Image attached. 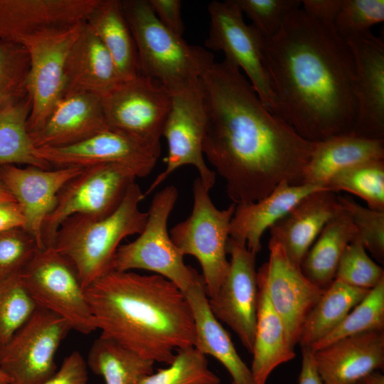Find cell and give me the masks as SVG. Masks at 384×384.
Masks as SVG:
<instances>
[{
	"instance_id": "cell-45",
	"label": "cell",
	"mask_w": 384,
	"mask_h": 384,
	"mask_svg": "<svg viewBox=\"0 0 384 384\" xmlns=\"http://www.w3.org/2000/svg\"><path fill=\"white\" fill-rule=\"evenodd\" d=\"M159 21L174 33L182 36L184 24L181 17L180 0H147Z\"/></svg>"
},
{
	"instance_id": "cell-7",
	"label": "cell",
	"mask_w": 384,
	"mask_h": 384,
	"mask_svg": "<svg viewBox=\"0 0 384 384\" xmlns=\"http://www.w3.org/2000/svg\"><path fill=\"white\" fill-rule=\"evenodd\" d=\"M209 191L198 177L194 181L192 212L174 225L169 234L183 256L192 255L199 262L208 297L218 292L228 271L227 244L236 206L233 203L225 209H218Z\"/></svg>"
},
{
	"instance_id": "cell-52",
	"label": "cell",
	"mask_w": 384,
	"mask_h": 384,
	"mask_svg": "<svg viewBox=\"0 0 384 384\" xmlns=\"http://www.w3.org/2000/svg\"><path fill=\"white\" fill-rule=\"evenodd\" d=\"M0 384H9V383L0 380Z\"/></svg>"
},
{
	"instance_id": "cell-15",
	"label": "cell",
	"mask_w": 384,
	"mask_h": 384,
	"mask_svg": "<svg viewBox=\"0 0 384 384\" xmlns=\"http://www.w3.org/2000/svg\"><path fill=\"white\" fill-rule=\"evenodd\" d=\"M227 252L230 256L227 275L218 292L208 297V304L215 317L233 330L252 354L258 302L256 255L230 238Z\"/></svg>"
},
{
	"instance_id": "cell-49",
	"label": "cell",
	"mask_w": 384,
	"mask_h": 384,
	"mask_svg": "<svg viewBox=\"0 0 384 384\" xmlns=\"http://www.w3.org/2000/svg\"><path fill=\"white\" fill-rule=\"evenodd\" d=\"M356 384H384V375L378 371H373L360 379Z\"/></svg>"
},
{
	"instance_id": "cell-6",
	"label": "cell",
	"mask_w": 384,
	"mask_h": 384,
	"mask_svg": "<svg viewBox=\"0 0 384 384\" xmlns=\"http://www.w3.org/2000/svg\"><path fill=\"white\" fill-rule=\"evenodd\" d=\"M177 198L178 191L174 185L154 195L144 229L134 241L119 246L112 270L151 271L171 282L183 293L203 281L202 276L184 263L183 255L168 232V219Z\"/></svg>"
},
{
	"instance_id": "cell-9",
	"label": "cell",
	"mask_w": 384,
	"mask_h": 384,
	"mask_svg": "<svg viewBox=\"0 0 384 384\" xmlns=\"http://www.w3.org/2000/svg\"><path fill=\"white\" fill-rule=\"evenodd\" d=\"M136 176L127 166L117 163L83 168L60 191L53 211L44 221V248L53 247L60 225L75 215L103 218L120 205Z\"/></svg>"
},
{
	"instance_id": "cell-39",
	"label": "cell",
	"mask_w": 384,
	"mask_h": 384,
	"mask_svg": "<svg viewBox=\"0 0 384 384\" xmlns=\"http://www.w3.org/2000/svg\"><path fill=\"white\" fill-rule=\"evenodd\" d=\"M335 279L353 287L371 289L384 279V270L368 256L356 235L341 257Z\"/></svg>"
},
{
	"instance_id": "cell-17",
	"label": "cell",
	"mask_w": 384,
	"mask_h": 384,
	"mask_svg": "<svg viewBox=\"0 0 384 384\" xmlns=\"http://www.w3.org/2000/svg\"><path fill=\"white\" fill-rule=\"evenodd\" d=\"M269 260L258 270L270 302L280 317L292 348L299 343L304 324L325 289L313 284L291 262L282 247L269 241Z\"/></svg>"
},
{
	"instance_id": "cell-23",
	"label": "cell",
	"mask_w": 384,
	"mask_h": 384,
	"mask_svg": "<svg viewBox=\"0 0 384 384\" xmlns=\"http://www.w3.org/2000/svg\"><path fill=\"white\" fill-rule=\"evenodd\" d=\"M316 370L325 384H356L384 366V331L343 338L311 351Z\"/></svg>"
},
{
	"instance_id": "cell-31",
	"label": "cell",
	"mask_w": 384,
	"mask_h": 384,
	"mask_svg": "<svg viewBox=\"0 0 384 384\" xmlns=\"http://www.w3.org/2000/svg\"><path fill=\"white\" fill-rule=\"evenodd\" d=\"M370 290L334 279L304 324L299 341L301 347L310 348L331 333Z\"/></svg>"
},
{
	"instance_id": "cell-14",
	"label": "cell",
	"mask_w": 384,
	"mask_h": 384,
	"mask_svg": "<svg viewBox=\"0 0 384 384\" xmlns=\"http://www.w3.org/2000/svg\"><path fill=\"white\" fill-rule=\"evenodd\" d=\"M208 11L210 28L206 46L223 52L226 60L242 70L262 103L274 113V97L262 62L263 37L245 23L235 0L212 1Z\"/></svg>"
},
{
	"instance_id": "cell-46",
	"label": "cell",
	"mask_w": 384,
	"mask_h": 384,
	"mask_svg": "<svg viewBox=\"0 0 384 384\" xmlns=\"http://www.w3.org/2000/svg\"><path fill=\"white\" fill-rule=\"evenodd\" d=\"M343 0H302V9L314 18L326 23H334Z\"/></svg>"
},
{
	"instance_id": "cell-44",
	"label": "cell",
	"mask_w": 384,
	"mask_h": 384,
	"mask_svg": "<svg viewBox=\"0 0 384 384\" xmlns=\"http://www.w3.org/2000/svg\"><path fill=\"white\" fill-rule=\"evenodd\" d=\"M88 374L86 360L78 351L66 356L60 368L41 384H87Z\"/></svg>"
},
{
	"instance_id": "cell-28",
	"label": "cell",
	"mask_w": 384,
	"mask_h": 384,
	"mask_svg": "<svg viewBox=\"0 0 384 384\" xmlns=\"http://www.w3.org/2000/svg\"><path fill=\"white\" fill-rule=\"evenodd\" d=\"M258 302L251 371L256 384H266L279 365L294 358L283 323L269 297L263 277L257 272Z\"/></svg>"
},
{
	"instance_id": "cell-1",
	"label": "cell",
	"mask_w": 384,
	"mask_h": 384,
	"mask_svg": "<svg viewBox=\"0 0 384 384\" xmlns=\"http://www.w3.org/2000/svg\"><path fill=\"white\" fill-rule=\"evenodd\" d=\"M199 80L206 117L203 153L233 203L257 201L284 181L299 185L316 142L270 111L225 59L210 65Z\"/></svg>"
},
{
	"instance_id": "cell-50",
	"label": "cell",
	"mask_w": 384,
	"mask_h": 384,
	"mask_svg": "<svg viewBox=\"0 0 384 384\" xmlns=\"http://www.w3.org/2000/svg\"><path fill=\"white\" fill-rule=\"evenodd\" d=\"M16 201L11 193L0 181V202Z\"/></svg>"
},
{
	"instance_id": "cell-43",
	"label": "cell",
	"mask_w": 384,
	"mask_h": 384,
	"mask_svg": "<svg viewBox=\"0 0 384 384\" xmlns=\"http://www.w3.org/2000/svg\"><path fill=\"white\" fill-rule=\"evenodd\" d=\"M38 250L36 239L24 228L0 233V281L18 274Z\"/></svg>"
},
{
	"instance_id": "cell-35",
	"label": "cell",
	"mask_w": 384,
	"mask_h": 384,
	"mask_svg": "<svg viewBox=\"0 0 384 384\" xmlns=\"http://www.w3.org/2000/svg\"><path fill=\"white\" fill-rule=\"evenodd\" d=\"M380 331H384V279L371 289L331 333L310 349L317 351L343 338Z\"/></svg>"
},
{
	"instance_id": "cell-13",
	"label": "cell",
	"mask_w": 384,
	"mask_h": 384,
	"mask_svg": "<svg viewBox=\"0 0 384 384\" xmlns=\"http://www.w3.org/2000/svg\"><path fill=\"white\" fill-rule=\"evenodd\" d=\"M171 95V109L162 132L168 144L166 166L144 193V198L184 165L197 169L198 178L207 189L210 190L215 182L216 173L209 169L203 159L206 117L200 80Z\"/></svg>"
},
{
	"instance_id": "cell-47",
	"label": "cell",
	"mask_w": 384,
	"mask_h": 384,
	"mask_svg": "<svg viewBox=\"0 0 384 384\" xmlns=\"http://www.w3.org/2000/svg\"><path fill=\"white\" fill-rule=\"evenodd\" d=\"M25 226V218L16 201L0 202V233Z\"/></svg>"
},
{
	"instance_id": "cell-34",
	"label": "cell",
	"mask_w": 384,
	"mask_h": 384,
	"mask_svg": "<svg viewBox=\"0 0 384 384\" xmlns=\"http://www.w3.org/2000/svg\"><path fill=\"white\" fill-rule=\"evenodd\" d=\"M337 193L346 191L367 203L368 208L384 211V159L359 164L335 174L326 186Z\"/></svg>"
},
{
	"instance_id": "cell-18",
	"label": "cell",
	"mask_w": 384,
	"mask_h": 384,
	"mask_svg": "<svg viewBox=\"0 0 384 384\" xmlns=\"http://www.w3.org/2000/svg\"><path fill=\"white\" fill-rule=\"evenodd\" d=\"M356 71V122L352 134L384 139V43L371 31L345 39Z\"/></svg>"
},
{
	"instance_id": "cell-24",
	"label": "cell",
	"mask_w": 384,
	"mask_h": 384,
	"mask_svg": "<svg viewBox=\"0 0 384 384\" xmlns=\"http://www.w3.org/2000/svg\"><path fill=\"white\" fill-rule=\"evenodd\" d=\"M64 73L63 96L80 92L102 96L123 82L112 56L86 21L68 51Z\"/></svg>"
},
{
	"instance_id": "cell-40",
	"label": "cell",
	"mask_w": 384,
	"mask_h": 384,
	"mask_svg": "<svg viewBox=\"0 0 384 384\" xmlns=\"http://www.w3.org/2000/svg\"><path fill=\"white\" fill-rule=\"evenodd\" d=\"M343 208L349 213L366 250L380 263L384 262V211L366 208L349 196L338 195Z\"/></svg>"
},
{
	"instance_id": "cell-33",
	"label": "cell",
	"mask_w": 384,
	"mask_h": 384,
	"mask_svg": "<svg viewBox=\"0 0 384 384\" xmlns=\"http://www.w3.org/2000/svg\"><path fill=\"white\" fill-rule=\"evenodd\" d=\"M31 109L27 95L0 112V166L27 164L45 169L53 168L33 145L27 129Z\"/></svg>"
},
{
	"instance_id": "cell-27",
	"label": "cell",
	"mask_w": 384,
	"mask_h": 384,
	"mask_svg": "<svg viewBox=\"0 0 384 384\" xmlns=\"http://www.w3.org/2000/svg\"><path fill=\"white\" fill-rule=\"evenodd\" d=\"M184 294L190 304L196 328L194 347L220 361L231 377V384H256L250 368L238 353L231 338L213 314L203 281Z\"/></svg>"
},
{
	"instance_id": "cell-12",
	"label": "cell",
	"mask_w": 384,
	"mask_h": 384,
	"mask_svg": "<svg viewBox=\"0 0 384 384\" xmlns=\"http://www.w3.org/2000/svg\"><path fill=\"white\" fill-rule=\"evenodd\" d=\"M84 22L70 27L46 29L21 43L30 58L27 85L31 102L27 121L29 134L43 124L63 96L65 60Z\"/></svg>"
},
{
	"instance_id": "cell-41",
	"label": "cell",
	"mask_w": 384,
	"mask_h": 384,
	"mask_svg": "<svg viewBox=\"0 0 384 384\" xmlns=\"http://www.w3.org/2000/svg\"><path fill=\"white\" fill-rule=\"evenodd\" d=\"M263 38L276 34L287 16L301 7L300 0H235Z\"/></svg>"
},
{
	"instance_id": "cell-21",
	"label": "cell",
	"mask_w": 384,
	"mask_h": 384,
	"mask_svg": "<svg viewBox=\"0 0 384 384\" xmlns=\"http://www.w3.org/2000/svg\"><path fill=\"white\" fill-rule=\"evenodd\" d=\"M107 128L101 96L80 92L64 95L43 124L29 135L37 149L55 148L78 143Z\"/></svg>"
},
{
	"instance_id": "cell-2",
	"label": "cell",
	"mask_w": 384,
	"mask_h": 384,
	"mask_svg": "<svg viewBox=\"0 0 384 384\" xmlns=\"http://www.w3.org/2000/svg\"><path fill=\"white\" fill-rule=\"evenodd\" d=\"M262 55L274 114L299 136L317 142L352 133L357 113L354 59L333 24L299 7L276 34L263 38Z\"/></svg>"
},
{
	"instance_id": "cell-38",
	"label": "cell",
	"mask_w": 384,
	"mask_h": 384,
	"mask_svg": "<svg viewBox=\"0 0 384 384\" xmlns=\"http://www.w3.org/2000/svg\"><path fill=\"white\" fill-rule=\"evenodd\" d=\"M36 308L19 273L0 281V346L9 341Z\"/></svg>"
},
{
	"instance_id": "cell-32",
	"label": "cell",
	"mask_w": 384,
	"mask_h": 384,
	"mask_svg": "<svg viewBox=\"0 0 384 384\" xmlns=\"http://www.w3.org/2000/svg\"><path fill=\"white\" fill-rule=\"evenodd\" d=\"M86 363L105 384H136L154 373V361L102 335L93 341Z\"/></svg>"
},
{
	"instance_id": "cell-10",
	"label": "cell",
	"mask_w": 384,
	"mask_h": 384,
	"mask_svg": "<svg viewBox=\"0 0 384 384\" xmlns=\"http://www.w3.org/2000/svg\"><path fill=\"white\" fill-rule=\"evenodd\" d=\"M72 330L68 322L38 307L28 320L0 346V370L9 384H41L57 370L56 351Z\"/></svg>"
},
{
	"instance_id": "cell-19",
	"label": "cell",
	"mask_w": 384,
	"mask_h": 384,
	"mask_svg": "<svg viewBox=\"0 0 384 384\" xmlns=\"http://www.w3.org/2000/svg\"><path fill=\"white\" fill-rule=\"evenodd\" d=\"M83 168L63 167L45 169L28 166H0V181L18 203L26 220V230L44 249L42 229L45 220L53 211L58 195Z\"/></svg>"
},
{
	"instance_id": "cell-20",
	"label": "cell",
	"mask_w": 384,
	"mask_h": 384,
	"mask_svg": "<svg viewBox=\"0 0 384 384\" xmlns=\"http://www.w3.org/2000/svg\"><path fill=\"white\" fill-rule=\"evenodd\" d=\"M98 0H0V41L21 44L35 33L86 21Z\"/></svg>"
},
{
	"instance_id": "cell-42",
	"label": "cell",
	"mask_w": 384,
	"mask_h": 384,
	"mask_svg": "<svg viewBox=\"0 0 384 384\" xmlns=\"http://www.w3.org/2000/svg\"><path fill=\"white\" fill-rule=\"evenodd\" d=\"M383 21L384 0H343L334 26L346 39Z\"/></svg>"
},
{
	"instance_id": "cell-25",
	"label": "cell",
	"mask_w": 384,
	"mask_h": 384,
	"mask_svg": "<svg viewBox=\"0 0 384 384\" xmlns=\"http://www.w3.org/2000/svg\"><path fill=\"white\" fill-rule=\"evenodd\" d=\"M322 188H325L310 184L291 185L284 181L265 197L237 204L230 224V238L246 245L251 252L257 255L262 249L261 239L265 231L303 198Z\"/></svg>"
},
{
	"instance_id": "cell-22",
	"label": "cell",
	"mask_w": 384,
	"mask_h": 384,
	"mask_svg": "<svg viewBox=\"0 0 384 384\" xmlns=\"http://www.w3.org/2000/svg\"><path fill=\"white\" fill-rule=\"evenodd\" d=\"M343 208L336 193L326 188L314 191L269 228L270 239L277 242L291 262L300 267L325 225Z\"/></svg>"
},
{
	"instance_id": "cell-30",
	"label": "cell",
	"mask_w": 384,
	"mask_h": 384,
	"mask_svg": "<svg viewBox=\"0 0 384 384\" xmlns=\"http://www.w3.org/2000/svg\"><path fill=\"white\" fill-rule=\"evenodd\" d=\"M357 235L349 213L343 208L325 225L304 257L300 270L313 284L326 289L335 279L341 257Z\"/></svg>"
},
{
	"instance_id": "cell-8",
	"label": "cell",
	"mask_w": 384,
	"mask_h": 384,
	"mask_svg": "<svg viewBox=\"0 0 384 384\" xmlns=\"http://www.w3.org/2000/svg\"><path fill=\"white\" fill-rule=\"evenodd\" d=\"M19 277L38 307L65 319L80 334L97 329L75 266L53 247L38 250Z\"/></svg>"
},
{
	"instance_id": "cell-51",
	"label": "cell",
	"mask_w": 384,
	"mask_h": 384,
	"mask_svg": "<svg viewBox=\"0 0 384 384\" xmlns=\"http://www.w3.org/2000/svg\"><path fill=\"white\" fill-rule=\"evenodd\" d=\"M0 380L10 383L9 378L0 370Z\"/></svg>"
},
{
	"instance_id": "cell-48",
	"label": "cell",
	"mask_w": 384,
	"mask_h": 384,
	"mask_svg": "<svg viewBox=\"0 0 384 384\" xmlns=\"http://www.w3.org/2000/svg\"><path fill=\"white\" fill-rule=\"evenodd\" d=\"M302 368L299 384H325L316 370L310 348L302 347Z\"/></svg>"
},
{
	"instance_id": "cell-3",
	"label": "cell",
	"mask_w": 384,
	"mask_h": 384,
	"mask_svg": "<svg viewBox=\"0 0 384 384\" xmlns=\"http://www.w3.org/2000/svg\"><path fill=\"white\" fill-rule=\"evenodd\" d=\"M85 292L101 335L144 358L169 365L175 351L194 346L196 328L188 299L161 275L112 270Z\"/></svg>"
},
{
	"instance_id": "cell-29",
	"label": "cell",
	"mask_w": 384,
	"mask_h": 384,
	"mask_svg": "<svg viewBox=\"0 0 384 384\" xmlns=\"http://www.w3.org/2000/svg\"><path fill=\"white\" fill-rule=\"evenodd\" d=\"M86 23L112 56L123 81L141 74L136 44L121 1L98 0Z\"/></svg>"
},
{
	"instance_id": "cell-37",
	"label": "cell",
	"mask_w": 384,
	"mask_h": 384,
	"mask_svg": "<svg viewBox=\"0 0 384 384\" xmlns=\"http://www.w3.org/2000/svg\"><path fill=\"white\" fill-rule=\"evenodd\" d=\"M30 58L21 44L0 41V112L28 95Z\"/></svg>"
},
{
	"instance_id": "cell-16",
	"label": "cell",
	"mask_w": 384,
	"mask_h": 384,
	"mask_svg": "<svg viewBox=\"0 0 384 384\" xmlns=\"http://www.w3.org/2000/svg\"><path fill=\"white\" fill-rule=\"evenodd\" d=\"M38 150L53 168H85L117 163L129 168L136 177H145L157 162L161 145L142 142L109 127L70 146L43 147Z\"/></svg>"
},
{
	"instance_id": "cell-36",
	"label": "cell",
	"mask_w": 384,
	"mask_h": 384,
	"mask_svg": "<svg viewBox=\"0 0 384 384\" xmlns=\"http://www.w3.org/2000/svg\"><path fill=\"white\" fill-rule=\"evenodd\" d=\"M220 379L208 367L206 356L194 346L176 351L166 368L145 375L136 384H220Z\"/></svg>"
},
{
	"instance_id": "cell-26",
	"label": "cell",
	"mask_w": 384,
	"mask_h": 384,
	"mask_svg": "<svg viewBox=\"0 0 384 384\" xmlns=\"http://www.w3.org/2000/svg\"><path fill=\"white\" fill-rule=\"evenodd\" d=\"M384 159V139L352 133L334 136L316 142L313 153L302 174L299 185L326 188L337 173L363 162Z\"/></svg>"
},
{
	"instance_id": "cell-11",
	"label": "cell",
	"mask_w": 384,
	"mask_h": 384,
	"mask_svg": "<svg viewBox=\"0 0 384 384\" xmlns=\"http://www.w3.org/2000/svg\"><path fill=\"white\" fill-rule=\"evenodd\" d=\"M108 127L142 142L160 145L171 95L158 81L139 74L101 96Z\"/></svg>"
},
{
	"instance_id": "cell-5",
	"label": "cell",
	"mask_w": 384,
	"mask_h": 384,
	"mask_svg": "<svg viewBox=\"0 0 384 384\" xmlns=\"http://www.w3.org/2000/svg\"><path fill=\"white\" fill-rule=\"evenodd\" d=\"M138 53L140 73L171 93L198 81L214 62L207 50L188 44L156 18L147 0L121 1Z\"/></svg>"
},
{
	"instance_id": "cell-4",
	"label": "cell",
	"mask_w": 384,
	"mask_h": 384,
	"mask_svg": "<svg viewBox=\"0 0 384 384\" xmlns=\"http://www.w3.org/2000/svg\"><path fill=\"white\" fill-rule=\"evenodd\" d=\"M144 198V193L134 182L110 215L96 218L75 215L60 225L53 247L73 264L84 289L112 270L121 241L127 236L139 235L144 229L148 213L139 208Z\"/></svg>"
}]
</instances>
